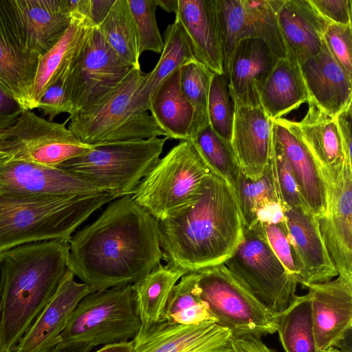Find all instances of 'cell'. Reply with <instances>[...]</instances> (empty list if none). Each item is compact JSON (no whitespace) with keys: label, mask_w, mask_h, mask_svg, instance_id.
I'll list each match as a JSON object with an SVG mask.
<instances>
[{"label":"cell","mask_w":352,"mask_h":352,"mask_svg":"<svg viewBox=\"0 0 352 352\" xmlns=\"http://www.w3.org/2000/svg\"><path fill=\"white\" fill-rule=\"evenodd\" d=\"M180 72L182 89L194 110L189 133V140H193L201 129L210 125L208 102L214 73L197 60L182 67Z\"/></svg>","instance_id":"obj_39"},{"label":"cell","mask_w":352,"mask_h":352,"mask_svg":"<svg viewBox=\"0 0 352 352\" xmlns=\"http://www.w3.org/2000/svg\"><path fill=\"white\" fill-rule=\"evenodd\" d=\"M186 272L161 263L133 284L141 321L139 333L160 323L175 285Z\"/></svg>","instance_id":"obj_32"},{"label":"cell","mask_w":352,"mask_h":352,"mask_svg":"<svg viewBox=\"0 0 352 352\" xmlns=\"http://www.w3.org/2000/svg\"><path fill=\"white\" fill-rule=\"evenodd\" d=\"M351 104L340 111L335 117L341 138L346 163L351 165Z\"/></svg>","instance_id":"obj_49"},{"label":"cell","mask_w":352,"mask_h":352,"mask_svg":"<svg viewBox=\"0 0 352 352\" xmlns=\"http://www.w3.org/2000/svg\"><path fill=\"white\" fill-rule=\"evenodd\" d=\"M163 39L164 47L158 62L151 72L145 74L132 100V108L135 111H148L152 98L160 86L176 70L197 60L176 21L167 27Z\"/></svg>","instance_id":"obj_28"},{"label":"cell","mask_w":352,"mask_h":352,"mask_svg":"<svg viewBox=\"0 0 352 352\" xmlns=\"http://www.w3.org/2000/svg\"><path fill=\"white\" fill-rule=\"evenodd\" d=\"M145 74L133 68L113 89L69 116V130L82 143L98 144L167 137L148 111L138 112L132 100Z\"/></svg>","instance_id":"obj_5"},{"label":"cell","mask_w":352,"mask_h":352,"mask_svg":"<svg viewBox=\"0 0 352 352\" xmlns=\"http://www.w3.org/2000/svg\"><path fill=\"white\" fill-rule=\"evenodd\" d=\"M323 352H351V335L347 336L338 346Z\"/></svg>","instance_id":"obj_54"},{"label":"cell","mask_w":352,"mask_h":352,"mask_svg":"<svg viewBox=\"0 0 352 352\" xmlns=\"http://www.w3.org/2000/svg\"><path fill=\"white\" fill-rule=\"evenodd\" d=\"M23 111L21 105L0 87V132L12 125Z\"/></svg>","instance_id":"obj_48"},{"label":"cell","mask_w":352,"mask_h":352,"mask_svg":"<svg viewBox=\"0 0 352 352\" xmlns=\"http://www.w3.org/2000/svg\"><path fill=\"white\" fill-rule=\"evenodd\" d=\"M338 274L352 276V166L346 163L334 182L325 215L316 219Z\"/></svg>","instance_id":"obj_18"},{"label":"cell","mask_w":352,"mask_h":352,"mask_svg":"<svg viewBox=\"0 0 352 352\" xmlns=\"http://www.w3.org/2000/svg\"><path fill=\"white\" fill-rule=\"evenodd\" d=\"M309 2L330 23L351 25V0H309Z\"/></svg>","instance_id":"obj_47"},{"label":"cell","mask_w":352,"mask_h":352,"mask_svg":"<svg viewBox=\"0 0 352 352\" xmlns=\"http://www.w3.org/2000/svg\"><path fill=\"white\" fill-rule=\"evenodd\" d=\"M140 329L135 293L133 285H128L92 292L82 298L58 343L96 346L131 341Z\"/></svg>","instance_id":"obj_8"},{"label":"cell","mask_w":352,"mask_h":352,"mask_svg":"<svg viewBox=\"0 0 352 352\" xmlns=\"http://www.w3.org/2000/svg\"><path fill=\"white\" fill-rule=\"evenodd\" d=\"M116 199L106 192L69 196L0 192V253L32 242H69L91 214Z\"/></svg>","instance_id":"obj_4"},{"label":"cell","mask_w":352,"mask_h":352,"mask_svg":"<svg viewBox=\"0 0 352 352\" xmlns=\"http://www.w3.org/2000/svg\"><path fill=\"white\" fill-rule=\"evenodd\" d=\"M31 48L41 57L62 37L71 23L68 0H10Z\"/></svg>","instance_id":"obj_27"},{"label":"cell","mask_w":352,"mask_h":352,"mask_svg":"<svg viewBox=\"0 0 352 352\" xmlns=\"http://www.w3.org/2000/svg\"><path fill=\"white\" fill-rule=\"evenodd\" d=\"M212 174L193 142L182 140L160 158L131 196L160 221L195 202Z\"/></svg>","instance_id":"obj_6"},{"label":"cell","mask_w":352,"mask_h":352,"mask_svg":"<svg viewBox=\"0 0 352 352\" xmlns=\"http://www.w3.org/2000/svg\"><path fill=\"white\" fill-rule=\"evenodd\" d=\"M231 349L232 352H277L267 346L261 338L254 336L232 337Z\"/></svg>","instance_id":"obj_50"},{"label":"cell","mask_w":352,"mask_h":352,"mask_svg":"<svg viewBox=\"0 0 352 352\" xmlns=\"http://www.w3.org/2000/svg\"><path fill=\"white\" fill-rule=\"evenodd\" d=\"M308 100L335 118L351 104L352 75L332 56L322 42L320 52L300 65Z\"/></svg>","instance_id":"obj_22"},{"label":"cell","mask_w":352,"mask_h":352,"mask_svg":"<svg viewBox=\"0 0 352 352\" xmlns=\"http://www.w3.org/2000/svg\"><path fill=\"white\" fill-rule=\"evenodd\" d=\"M272 120L274 138L291 168L305 207L316 219L325 215L329 189L318 164L291 120Z\"/></svg>","instance_id":"obj_17"},{"label":"cell","mask_w":352,"mask_h":352,"mask_svg":"<svg viewBox=\"0 0 352 352\" xmlns=\"http://www.w3.org/2000/svg\"><path fill=\"white\" fill-rule=\"evenodd\" d=\"M68 243V269L91 292L133 285L162 259L159 221L131 195L114 199Z\"/></svg>","instance_id":"obj_1"},{"label":"cell","mask_w":352,"mask_h":352,"mask_svg":"<svg viewBox=\"0 0 352 352\" xmlns=\"http://www.w3.org/2000/svg\"><path fill=\"white\" fill-rule=\"evenodd\" d=\"M168 138H153L92 146L57 167L72 172L113 195H132L160 160Z\"/></svg>","instance_id":"obj_7"},{"label":"cell","mask_w":352,"mask_h":352,"mask_svg":"<svg viewBox=\"0 0 352 352\" xmlns=\"http://www.w3.org/2000/svg\"><path fill=\"white\" fill-rule=\"evenodd\" d=\"M285 352H318L316 346L309 294L296 296L277 314V330Z\"/></svg>","instance_id":"obj_33"},{"label":"cell","mask_w":352,"mask_h":352,"mask_svg":"<svg viewBox=\"0 0 352 352\" xmlns=\"http://www.w3.org/2000/svg\"><path fill=\"white\" fill-rule=\"evenodd\" d=\"M70 71V70H69ZM69 72L61 76L44 91L37 105L50 121L58 114L67 113H73L74 108L67 91V79Z\"/></svg>","instance_id":"obj_46"},{"label":"cell","mask_w":352,"mask_h":352,"mask_svg":"<svg viewBox=\"0 0 352 352\" xmlns=\"http://www.w3.org/2000/svg\"><path fill=\"white\" fill-rule=\"evenodd\" d=\"M307 102L309 109L302 119L292 123L318 164L330 194L346 163L344 149L335 118Z\"/></svg>","instance_id":"obj_26"},{"label":"cell","mask_w":352,"mask_h":352,"mask_svg":"<svg viewBox=\"0 0 352 352\" xmlns=\"http://www.w3.org/2000/svg\"><path fill=\"white\" fill-rule=\"evenodd\" d=\"M201 300L232 337L261 338L277 330V314L239 284L222 264L195 271Z\"/></svg>","instance_id":"obj_9"},{"label":"cell","mask_w":352,"mask_h":352,"mask_svg":"<svg viewBox=\"0 0 352 352\" xmlns=\"http://www.w3.org/2000/svg\"><path fill=\"white\" fill-rule=\"evenodd\" d=\"M231 332L214 321L161 322L133 340V352H232Z\"/></svg>","instance_id":"obj_15"},{"label":"cell","mask_w":352,"mask_h":352,"mask_svg":"<svg viewBox=\"0 0 352 352\" xmlns=\"http://www.w3.org/2000/svg\"><path fill=\"white\" fill-rule=\"evenodd\" d=\"M191 140L212 173L234 189L241 169L231 142L217 134L210 125L201 129Z\"/></svg>","instance_id":"obj_37"},{"label":"cell","mask_w":352,"mask_h":352,"mask_svg":"<svg viewBox=\"0 0 352 352\" xmlns=\"http://www.w3.org/2000/svg\"><path fill=\"white\" fill-rule=\"evenodd\" d=\"M223 265L262 304L276 313L287 308L298 284L272 250L261 228H244L243 236Z\"/></svg>","instance_id":"obj_10"},{"label":"cell","mask_w":352,"mask_h":352,"mask_svg":"<svg viewBox=\"0 0 352 352\" xmlns=\"http://www.w3.org/2000/svg\"><path fill=\"white\" fill-rule=\"evenodd\" d=\"M92 146L82 143L65 126L25 110L0 132V160L20 161L57 167Z\"/></svg>","instance_id":"obj_11"},{"label":"cell","mask_w":352,"mask_h":352,"mask_svg":"<svg viewBox=\"0 0 352 352\" xmlns=\"http://www.w3.org/2000/svg\"><path fill=\"white\" fill-rule=\"evenodd\" d=\"M69 245L47 240L0 253V352L16 346L54 294L68 269Z\"/></svg>","instance_id":"obj_3"},{"label":"cell","mask_w":352,"mask_h":352,"mask_svg":"<svg viewBox=\"0 0 352 352\" xmlns=\"http://www.w3.org/2000/svg\"><path fill=\"white\" fill-rule=\"evenodd\" d=\"M0 192L47 196L104 192L82 177L58 167L1 160Z\"/></svg>","instance_id":"obj_16"},{"label":"cell","mask_w":352,"mask_h":352,"mask_svg":"<svg viewBox=\"0 0 352 352\" xmlns=\"http://www.w3.org/2000/svg\"><path fill=\"white\" fill-rule=\"evenodd\" d=\"M162 259L194 272L222 264L241 241L244 224L233 188L212 174L199 198L159 221Z\"/></svg>","instance_id":"obj_2"},{"label":"cell","mask_w":352,"mask_h":352,"mask_svg":"<svg viewBox=\"0 0 352 352\" xmlns=\"http://www.w3.org/2000/svg\"><path fill=\"white\" fill-rule=\"evenodd\" d=\"M253 32V36L263 40L280 58L287 53L277 18L282 0H243Z\"/></svg>","instance_id":"obj_40"},{"label":"cell","mask_w":352,"mask_h":352,"mask_svg":"<svg viewBox=\"0 0 352 352\" xmlns=\"http://www.w3.org/2000/svg\"><path fill=\"white\" fill-rule=\"evenodd\" d=\"M180 69L160 86L148 110L168 138L182 141L189 140L194 110L182 89Z\"/></svg>","instance_id":"obj_30"},{"label":"cell","mask_w":352,"mask_h":352,"mask_svg":"<svg viewBox=\"0 0 352 352\" xmlns=\"http://www.w3.org/2000/svg\"><path fill=\"white\" fill-rule=\"evenodd\" d=\"M197 272H188L173 287L161 322L179 324H195L214 321L204 302L200 298L197 286Z\"/></svg>","instance_id":"obj_35"},{"label":"cell","mask_w":352,"mask_h":352,"mask_svg":"<svg viewBox=\"0 0 352 352\" xmlns=\"http://www.w3.org/2000/svg\"><path fill=\"white\" fill-rule=\"evenodd\" d=\"M177 0H155L157 7L168 12H175Z\"/></svg>","instance_id":"obj_55"},{"label":"cell","mask_w":352,"mask_h":352,"mask_svg":"<svg viewBox=\"0 0 352 352\" xmlns=\"http://www.w3.org/2000/svg\"><path fill=\"white\" fill-rule=\"evenodd\" d=\"M277 18L287 59L300 66L320 52L323 34L330 23L309 0H282Z\"/></svg>","instance_id":"obj_25"},{"label":"cell","mask_w":352,"mask_h":352,"mask_svg":"<svg viewBox=\"0 0 352 352\" xmlns=\"http://www.w3.org/2000/svg\"><path fill=\"white\" fill-rule=\"evenodd\" d=\"M302 286L309 291L318 351L338 346L351 334L352 276Z\"/></svg>","instance_id":"obj_14"},{"label":"cell","mask_w":352,"mask_h":352,"mask_svg":"<svg viewBox=\"0 0 352 352\" xmlns=\"http://www.w3.org/2000/svg\"><path fill=\"white\" fill-rule=\"evenodd\" d=\"M116 0H90L88 20L98 27L105 18Z\"/></svg>","instance_id":"obj_51"},{"label":"cell","mask_w":352,"mask_h":352,"mask_svg":"<svg viewBox=\"0 0 352 352\" xmlns=\"http://www.w3.org/2000/svg\"><path fill=\"white\" fill-rule=\"evenodd\" d=\"M97 28L119 58L133 68L141 69L138 35L127 0H116Z\"/></svg>","instance_id":"obj_34"},{"label":"cell","mask_w":352,"mask_h":352,"mask_svg":"<svg viewBox=\"0 0 352 352\" xmlns=\"http://www.w3.org/2000/svg\"><path fill=\"white\" fill-rule=\"evenodd\" d=\"M41 56L29 45L10 0H0V87L29 110Z\"/></svg>","instance_id":"obj_13"},{"label":"cell","mask_w":352,"mask_h":352,"mask_svg":"<svg viewBox=\"0 0 352 352\" xmlns=\"http://www.w3.org/2000/svg\"><path fill=\"white\" fill-rule=\"evenodd\" d=\"M351 25L329 23L323 41L334 59L352 75Z\"/></svg>","instance_id":"obj_45"},{"label":"cell","mask_w":352,"mask_h":352,"mask_svg":"<svg viewBox=\"0 0 352 352\" xmlns=\"http://www.w3.org/2000/svg\"><path fill=\"white\" fill-rule=\"evenodd\" d=\"M234 190L244 228L251 229L256 223L258 212L263 206L272 202L281 204L272 157L261 177L252 179L241 172Z\"/></svg>","instance_id":"obj_36"},{"label":"cell","mask_w":352,"mask_h":352,"mask_svg":"<svg viewBox=\"0 0 352 352\" xmlns=\"http://www.w3.org/2000/svg\"><path fill=\"white\" fill-rule=\"evenodd\" d=\"M259 226L272 250L285 267L297 280V268L294 253L285 220L278 223H259ZM298 282V280H297Z\"/></svg>","instance_id":"obj_44"},{"label":"cell","mask_w":352,"mask_h":352,"mask_svg":"<svg viewBox=\"0 0 352 352\" xmlns=\"http://www.w3.org/2000/svg\"><path fill=\"white\" fill-rule=\"evenodd\" d=\"M175 14L195 59L214 74L223 73L216 0H177Z\"/></svg>","instance_id":"obj_24"},{"label":"cell","mask_w":352,"mask_h":352,"mask_svg":"<svg viewBox=\"0 0 352 352\" xmlns=\"http://www.w3.org/2000/svg\"><path fill=\"white\" fill-rule=\"evenodd\" d=\"M94 346L90 344H57L47 352H90Z\"/></svg>","instance_id":"obj_52"},{"label":"cell","mask_w":352,"mask_h":352,"mask_svg":"<svg viewBox=\"0 0 352 352\" xmlns=\"http://www.w3.org/2000/svg\"><path fill=\"white\" fill-rule=\"evenodd\" d=\"M272 120L262 107L236 106L231 144L241 172L261 177L272 153Z\"/></svg>","instance_id":"obj_23"},{"label":"cell","mask_w":352,"mask_h":352,"mask_svg":"<svg viewBox=\"0 0 352 352\" xmlns=\"http://www.w3.org/2000/svg\"><path fill=\"white\" fill-rule=\"evenodd\" d=\"M300 66L279 59L261 94L263 109L271 120L280 118L308 100Z\"/></svg>","instance_id":"obj_31"},{"label":"cell","mask_w":352,"mask_h":352,"mask_svg":"<svg viewBox=\"0 0 352 352\" xmlns=\"http://www.w3.org/2000/svg\"><path fill=\"white\" fill-rule=\"evenodd\" d=\"M223 55V72L227 74L233 54L243 38L254 37L243 0H216Z\"/></svg>","instance_id":"obj_38"},{"label":"cell","mask_w":352,"mask_h":352,"mask_svg":"<svg viewBox=\"0 0 352 352\" xmlns=\"http://www.w3.org/2000/svg\"><path fill=\"white\" fill-rule=\"evenodd\" d=\"M67 269L54 294L16 346L13 352H47L59 342L75 307L91 292Z\"/></svg>","instance_id":"obj_20"},{"label":"cell","mask_w":352,"mask_h":352,"mask_svg":"<svg viewBox=\"0 0 352 352\" xmlns=\"http://www.w3.org/2000/svg\"><path fill=\"white\" fill-rule=\"evenodd\" d=\"M133 340L103 345L95 352H133Z\"/></svg>","instance_id":"obj_53"},{"label":"cell","mask_w":352,"mask_h":352,"mask_svg":"<svg viewBox=\"0 0 352 352\" xmlns=\"http://www.w3.org/2000/svg\"><path fill=\"white\" fill-rule=\"evenodd\" d=\"M135 23L140 55L146 51L161 54L164 39L157 19L155 0H127Z\"/></svg>","instance_id":"obj_42"},{"label":"cell","mask_w":352,"mask_h":352,"mask_svg":"<svg viewBox=\"0 0 352 352\" xmlns=\"http://www.w3.org/2000/svg\"><path fill=\"white\" fill-rule=\"evenodd\" d=\"M91 26L87 19L71 17L70 25L62 37L40 58L30 94V111L37 108L41 97L51 84L69 72L74 54Z\"/></svg>","instance_id":"obj_29"},{"label":"cell","mask_w":352,"mask_h":352,"mask_svg":"<svg viewBox=\"0 0 352 352\" xmlns=\"http://www.w3.org/2000/svg\"><path fill=\"white\" fill-rule=\"evenodd\" d=\"M283 214L301 285L330 280L338 275L321 237L317 220L305 208H284Z\"/></svg>","instance_id":"obj_19"},{"label":"cell","mask_w":352,"mask_h":352,"mask_svg":"<svg viewBox=\"0 0 352 352\" xmlns=\"http://www.w3.org/2000/svg\"><path fill=\"white\" fill-rule=\"evenodd\" d=\"M236 104L224 73L213 74L210 85L208 115L212 130L231 142Z\"/></svg>","instance_id":"obj_41"},{"label":"cell","mask_w":352,"mask_h":352,"mask_svg":"<svg viewBox=\"0 0 352 352\" xmlns=\"http://www.w3.org/2000/svg\"><path fill=\"white\" fill-rule=\"evenodd\" d=\"M133 69L91 26L76 50L67 79L73 113L104 96Z\"/></svg>","instance_id":"obj_12"},{"label":"cell","mask_w":352,"mask_h":352,"mask_svg":"<svg viewBox=\"0 0 352 352\" xmlns=\"http://www.w3.org/2000/svg\"><path fill=\"white\" fill-rule=\"evenodd\" d=\"M279 59L259 38L239 43L226 75L236 106L261 107L263 88Z\"/></svg>","instance_id":"obj_21"},{"label":"cell","mask_w":352,"mask_h":352,"mask_svg":"<svg viewBox=\"0 0 352 352\" xmlns=\"http://www.w3.org/2000/svg\"><path fill=\"white\" fill-rule=\"evenodd\" d=\"M272 159L278 192L283 206L284 208L302 207L306 209L291 168L284 157L279 145L275 140L274 135Z\"/></svg>","instance_id":"obj_43"}]
</instances>
